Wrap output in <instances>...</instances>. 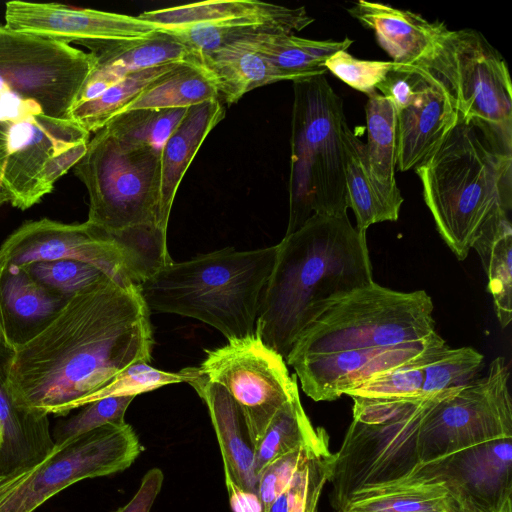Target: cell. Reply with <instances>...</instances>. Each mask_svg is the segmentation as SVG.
<instances>
[{"label":"cell","instance_id":"24","mask_svg":"<svg viewBox=\"0 0 512 512\" xmlns=\"http://www.w3.org/2000/svg\"><path fill=\"white\" fill-rule=\"evenodd\" d=\"M344 171L348 208L354 212L356 229L366 232L376 223L396 221L402 196L390 194L375 178L366 154L365 144L343 124Z\"/></svg>","mask_w":512,"mask_h":512},{"label":"cell","instance_id":"13","mask_svg":"<svg viewBox=\"0 0 512 512\" xmlns=\"http://www.w3.org/2000/svg\"><path fill=\"white\" fill-rule=\"evenodd\" d=\"M142 451L133 428L105 425L78 436L34 467L31 474L0 502V512H34L68 486L88 478L127 469Z\"/></svg>","mask_w":512,"mask_h":512},{"label":"cell","instance_id":"32","mask_svg":"<svg viewBox=\"0 0 512 512\" xmlns=\"http://www.w3.org/2000/svg\"><path fill=\"white\" fill-rule=\"evenodd\" d=\"M452 504L439 484L388 485L354 493L339 512H451Z\"/></svg>","mask_w":512,"mask_h":512},{"label":"cell","instance_id":"14","mask_svg":"<svg viewBox=\"0 0 512 512\" xmlns=\"http://www.w3.org/2000/svg\"><path fill=\"white\" fill-rule=\"evenodd\" d=\"M60 259L88 263L125 284L138 287L142 283L125 248L88 221L80 224H65L47 218L27 221L0 247V263L23 266Z\"/></svg>","mask_w":512,"mask_h":512},{"label":"cell","instance_id":"41","mask_svg":"<svg viewBox=\"0 0 512 512\" xmlns=\"http://www.w3.org/2000/svg\"><path fill=\"white\" fill-rule=\"evenodd\" d=\"M394 65L392 61L357 59L346 50L334 53L324 64L327 71L368 96L376 92L377 85L385 79Z\"/></svg>","mask_w":512,"mask_h":512},{"label":"cell","instance_id":"42","mask_svg":"<svg viewBox=\"0 0 512 512\" xmlns=\"http://www.w3.org/2000/svg\"><path fill=\"white\" fill-rule=\"evenodd\" d=\"M329 445V439L313 447H300L269 463L258 476L257 493L267 512L273 501L288 487L301 465L316 451Z\"/></svg>","mask_w":512,"mask_h":512},{"label":"cell","instance_id":"10","mask_svg":"<svg viewBox=\"0 0 512 512\" xmlns=\"http://www.w3.org/2000/svg\"><path fill=\"white\" fill-rule=\"evenodd\" d=\"M437 84L458 120L478 126L512 151V85L502 55L478 31L443 24L428 53L404 65Z\"/></svg>","mask_w":512,"mask_h":512},{"label":"cell","instance_id":"18","mask_svg":"<svg viewBox=\"0 0 512 512\" xmlns=\"http://www.w3.org/2000/svg\"><path fill=\"white\" fill-rule=\"evenodd\" d=\"M13 355L0 341V478L37 466L55 449L48 415L18 405L9 389Z\"/></svg>","mask_w":512,"mask_h":512},{"label":"cell","instance_id":"39","mask_svg":"<svg viewBox=\"0 0 512 512\" xmlns=\"http://www.w3.org/2000/svg\"><path fill=\"white\" fill-rule=\"evenodd\" d=\"M334 454L329 445L314 452L294 474L284 490L286 512H317L321 492L332 471Z\"/></svg>","mask_w":512,"mask_h":512},{"label":"cell","instance_id":"30","mask_svg":"<svg viewBox=\"0 0 512 512\" xmlns=\"http://www.w3.org/2000/svg\"><path fill=\"white\" fill-rule=\"evenodd\" d=\"M324 428H314L301 404L299 393L274 416L255 448L254 471L258 478L276 458L300 447L317 446L328 440Z\"/></svg>","mask_w":512,"mask_h":512},{"label":"cell","instance_id":"28","mask_svg":"<svg viewBox=\"0 0 512 512\" xmlns=\"http://www.w3.org/2000/svg\"><path fill=\"white\" fill-rule=\"evenodd\" d=\"M216 99L219 93L212 74L201 61H185L154 81L122 112L190 108Z\"/></svg>","mask_w":512,"mask_h":512},{"label":"cell","instance_id":"26","mask_svg":"<svg viewBox=\"0 0 512 512\" xmlns=\"http://www.w3.org/2000/svg\"><path fill=\"white\" fill-rule=\"evenodd\" d=\"M200 60L216 82L219 99L228 105L258 87L288 80L246 39L205 54Z\"/></svg>","mask_w":512,"mask_h":512},{"label":"cell","instance_id":"11","mask_svg":"<svg viewBox=\"0 0 512 512\" xmlns=\"http://www.w3.org/2000/svg\"><path fill=\"white\" fill-rule=\"evenodd\" d=\"M510 372L504 357L488 373L435 403L418 432V457L425 464L498 438H512Z\"/></svg>","mask_w":512,"mask_h":512},{"label":"cell","instance_id":"5","mask_svg":"<svg viewBox=\"0 0 512 512\" xmlns=\"http://www.w3.org/2000/svg\"><path fill=\"white\" fill-rule=\"evenodd\" d=\"M512 151L478 126L456 123L415 171L436 229L465 260L483 228L512 208Z\"/></svg>","mask_w":512,"mask_h":512},{"label":"cell","instance_id":"29","mask_svg":"<svg viewBox=\"0 0 512 512\" xmlns=\"http://www.w3.org/2000/svg\"><path fill=\"white\" fill-rule=\"evenodd\" d=\"M472 248L480 257L497 319L505 328L512 320V227L509 215L490 221Z\"/></svg>","mask_w":512,"mask_h":512},{"label":"cell","instance_id":"34","mask_svg":"<svg viewBox=\"0 0 512 512\" xmlns=\"http://www.w3.org/2000/svg\"><path fill=\"white\" fill-rule=\"evenodd\" d=\"M446 344H435L416 358L376 376L347 391L345 395L358 401H399L426 399L421 395L424 371L427 364Z\"/></svg>","mask_w":512,"mask_h":512},{"label":"cell","instance_id":"36","mask_svg":"<svg viewBox=\"0 0 512 512\" xmlns=\"http://www.w3.org/2000/svg\"><path fill=\"white\" fill-rule=\"evenodd\" d=\"M188 109L129 110L114 116L103 128L115 139L127 145L150 146L162 150Z\"/></svg>","mask_w":512,"mask_h":512},{"label":"cell","instance_id":"35","mask_svg":"<svg viewBox=\"0 0 512 512\" xmlns=\"http://www.w3.org/2000/svg\"><path fill=\"white\" fill-rule=\"evenodd\" d=\"M483 367L484 356L474 348H450L445 344L425 367L421 395H453L475 380Z\"/></svg>","mask_w":512,"mask_h":512},{"label":"cell","instance_id":"3","mask_svg":"<svg viewBox=\"0 0 512 512\" xmlns=\"http://www.w3.org/2000/svg\"><path fill=\"white\" fill-rule=\"evenodd\" d=\"M424 290L375 282L328 307L298 337L285 362L314 401H333L445 341Z\"/></svg>","mask_w":512,"mask_h":512},{"label":"cell","instance_id":"16","mask_svg":"<svg viewBox=\"0 0 512 512\" xmlns=\"http://www.w3.org/2000/svg\"><path fill=\"white\" fill-rule=\"evenodd\" d=\"M5 6V25L10 29L68 44L85 40L141 39L158 30L138 16L58 3L13 0Z\"/></svg>","mask_w":512,"mask_h":512},{"label":"cell","instance_id":"19","mask_svg":"<svg viewBox=\"0 0 512 512\" xmlns=\"http://www.w3.org/2000/svg\"><path fill=\"white\" fill-rule=\"evenodd\" d=\"M68 300L39 284L23 266L0 263V341L16 352L39 335Z\"/></svg>","mask_w":512,"mask_h":512},{"label":"cell","instance_id":"44","mask_svg":"<svg viewBox=\"0 0 512 512\" xmlns=\"http://www.w3.org/2000/svg\"><path fill=\"white\" fill-rule=\"evenodd\" d=\"M164 474L159 468H152L143 476L140 486L130 501L114 512H150L161 491Z\"/></svg>","mask_w":512,"mask_h":512},{"label":"cell","instance_id":"9","mask_svg":"<svg viewBox=\"0 0 512 512\" xmlns=\"http://www.w3.org/2000/svg\"><path fill=\"white\" fill-rule=\"evenodd\" d=\"M451 396V395H450ZM441 396L419 400L354 401L353 420L334 454L331 501L342 510L356 492L395 484L419 465L421 421Z\"/></svg>","mask_w":512,"mask_h":512},{"label":"cell","instance_id":"23","mask_svg":"<svg viewBox=\"0 0 512 512\" xmlns=\"http://www.w3.org/2000/svg\"><path fill=\"white\" fill-rule=\"evenodd\" d=\"M224 117L225 108L219 99L192 106L162 147L159 210L165 225L168 226L185 172L208 134Z\"/></svg>","mask_w":512,"mask_h":512},{"label":"cell","instance_id":"45","mask_svg":"<svg viewBox=\"0 0 512 512\" xmlns=\"http://www.w3.org/2000/svg\"><path fill=\"white\" fill-rule=\"evenodd\" d=\"M225 484L233 512H265L263 503L256 492L242 489L229 480H225Z\"/></svg>","mask_w":512,"mask_h":512},{"label":"cell","instance_id":"4","mask_svg":"<svg viewBox=\"0 0 512 512\" xmlns=\"http://www.w3.org/2000/svg\"><path fill=\"white\" fill-rule=\"evenodd\" d=\"M373 282L366 232L353 227L347 215H315L278 243L255 333L286 360L319 315Z\"/></svg>","mask_w":512,"mask_h":512},{"label":"cell","instance_id":"27","mask_svg":"<svg viewBox=\"0 0 512 512\" xmlns=\"http://www.w3.org/2000/svg\"><path fill=\"white\" fill-rule=\"evenodd\" d=\"M245 39L292 82L325 75L327 59L353 43L349 38L311 40L279 31L261 32Z\"/></svg>","mask_w":512,"mask_h":512},{"label":"cell","instance_id":"15","mask_svg":"<svg viewBox=\"0 0 512 512\" xmlns=\"http://www.w3.org/2000/svg\"><path fill=\"white\" fill-rule=\"evenodd\" d=\"M512 438H498L425 464L392 485H442L479 512H512Z\"/></svg>","mask_w":512,"mask_h":512},{"label":"cell","instance_id":"46","mask_svg":"<svg viewBox=\"0 0 512 512\" xmlns=\"http://www.w3.org/2000/svg\"><path fill=\"white\" fill-rule=\"evenodd\" d=\"M34 467L0 478V502L4 500L20 483H22L33 471Z\"/></svg>","mask_w":512,"mask_h":512},{"label":"cell","instance_id":"1","mask_svg":"<svg viewBox=\"0 0 512 512\" xmlns=\"http://www.w3.org/2000/svg\"><path fill=\"white\" fill-rule=\"evenodd\" d=\"M95 66L91 53L0 23V181L26 210L84 156L90 133L70 112Z\"/></svg>","mask_w":512,"mask_h":512},{"label":"cell","instance_id":"12","mask_svg":"<svg viewBox=\"0 0 512 512\" xmlns=\"http://www.w3.org/2000/svg\"><path fill=\"white\" fill-rule=\"evenodd\" d=\"M205 352L200 372L231 396L256 448L277 412L299 393L297 376L255 332Z\"/></svg>","mask_w":512,"mask_h":512},{"label":"cell","instance_id":"48","mask_svg":"<svg viewBox=\"0 0 512 512\" xmlns=\"http://www.w3.org/2000/svg\"><path fill=\"white\" fill-rule=\"evenodd\" d=\"M10 201V195L3 186L2 182L0 181V207L3 206L5 203H10Z\"/></svg>","mask_w":512,"mask_h":512},{"label":"cell","instance_id":"21","mask_svg":"<svg viewBox=\"0 0 512 512\" xmlns=\"http://www.w3.org/2000/svg\"><path fill=\"white\" fill-rule=\"evenodd\" d=\"M188 384L208 408L223 459L225 480L257 493L255 447L233 399L221 385L206 379L199 367L197 375Z\"/></svg>","mask_w":512,"mask_h":512},{"label":"cell","instance_id":"7","mask_svg":"<svg viewBox=\"0 0 512 512\" xmlns=\"http://www.w3.org/2000/svg\"><path fill=\"white\" fill-rule=\"evenodd\" d=\"M286 234L315 215H347L343 101L325 75L293 82Z\"/></svg>","mask_w":512,"mask_h":512},{"label":"cell","instance_id":"22","mask_svg":"<svg viewBox=\"0 0 512 512\" xmlns=\"http://www.w3.org/2000/svg\"><path fill=\"white\" fill-rule=\"evenodd\" d=\"M348 13L374 31L378 44L398 65H411L424 57L444 24L429 22L409 10L366 0L357 1Z\"/></svg>","mask_w":512,"mask_h":512},{"label":"cell","instance_id":"37","mask_svg":"<svg viewBox=\"0 0 512 512\" xmlns=\"http://www.w3.org/2000/svg\"><path fill=\"white\" fill-rule=\"evenodd\" d=\"M197 373L198 367H188L178 372H167L153 368L147 362H134L120 371L103 388L91 395L87 399L86 404L112 396L136 397L141 393L149 392L168 384L189 383Z\"/></svg>","mask_w":512,"mask_h":512},{"label":"cell","instance_id":"38","mask_svg":"<svg viewBox=\"0 0 512 512\" xmlns=\"http://www.w3.org/2000/svg\"><path fill=\"white\" fill-rule=\"evenodd\" d=\"M23 267L39 284L66 299L109 277L93 265L69 259L37 261Z\"/></svg>","mask_w":512,"mask_h":512},{"label":"cell","instance_id":"6","mask_svg":"<svg viewBox=\"0 0 512 512\" xmlns=\"http://www.w3.org/2000/svg\"><path fill=\"white\" fill-rule=\"evenodd\" d=\"M278 244L254 250L224 248L171 261L138 286L149 311L197 319L228 340L255 332L261 296Z\"/></svg>","mask_w":512,"mask_h":512},{"label":"cell","instance_id":"33","mask_svg":"<svg viewBox=\"0 0 512 512\" xmlns=\"http://www.w3.org/2000/svg\"><path fill=\"white\" fill-rule=\"evenodd\" d=\"M177 64H165L125 75L97 98L75 104L70 112V119L90 134L97 132Z\"/></svg>","mask_w":512,"mask_h":512},{"label":"cell","instance_id":"47","mask_svg":"<svg viewBox=\"0 0 512 512\" xmlns=\"http://www.w3.org/2000/svg\"><path fill=\"white\" fill-rule=\"evenodd\" d=\"M451 512H479L475 508H473L470 504L457 501L453 499L452 511Z\"/></svg>","mask_w":512,"mask_h":512},{"label":"cell","instance_id":"8","mask_svg":"<svg viewBox=\"0 0 512 512\" xmlns=\"http://www.w3.org/2000/svg\"><path fill=\"white\" fill-rule=\"evenodd\" d=\"M73 168L88 192L90 224L121 245L167 233L159 210L161 150L127 145L102 128Z\"/></svg>","mask_w":512,"mask_h":512},{"label":"cell","instance_id":"43","mask_svg":"<svg viewBox=\"0 0 512 512\" xmlns=\"http://www.w3.org/2000/svg\"><path fill=\"white\" fill-rule=\"evenodd\" d=\"M426 80L404 65L395 64L385 79L376 87L395 106L397 112L409 106Z\"/></svg>","mask_w":512,"mask_h":512},{"label":"cell","instance_id":"20","mask_svg":"<svg viewBox=\"0 0 512 512\" xmlns=\"http://www.w3.org/2000/svg\"><path fill=\"white\" fill-rule=\"evenodd\" d=\"M425 80L412 103L397 112L396 167L402 172L424 163L458 122L446 93Z\"/></svg>","mask_w":512,"mask_h":512},{"label":"cell","instance_id":"31","mask_svg":"<svg viewBox=\"0 0 512 512\" xmlns=\"http://www.w3.org/2000/svg\"><path fill=\"white\" fill-rule=\"evenodd\" d=\"M367 159L377 181L394 196H402L395 178L397 150V110L377 91L365 105Z\"/></svg>","mask_w":512,"mask_h":512},{"label":"cell","instance_id":"2","mask_svg":"<svg viewBox=\"0 0 512 512\" xmlns=\"http://www.w3.org/2000/svg\"><path fill=\"white\" fill-rule=\"evenodd\" d=\"M153 343L150 311L138 287L104 277L72 296L14 352L9 389L24 408L66 415L128 365L149 363Z\"/></svg>","mask_w":512,"mask_h":512},{"label":"cell","instance_id":"25","mask_svg":"<svg viewBox=\"0 0 512 512\" xmlns=\"http://www.w3.org/2000/svg\"><path fill=\"white\" fill-rule=\"evenodd\" d=\"M95 66L119 79L125 75L171 63L201 61L200 57L176 37L158 29L151 35L133 40H85Z\"/></svg>","mask_w":512,"mask_h":512},{"label":"cell","instance_id":"40","mask_svg":"<svg viewBox=\"0 0 512 512\" xmlns=\"http://www.w3.org/2000/svg\"><path fill=\"white\" fill-rule=\"evenodd\" d=\"M134 396H112L92 401L74 416L60 422L52 438L55 447L102 426L125 424V413Z\"/></svg>","mask_w":512,"mask_h":512},{"label":"cell","instance_id":"17","mask_svg":"<svg viewBox=\"0 0 512 512\" xmlns=\"http://www.w3.org/2000/svg\"><path fill=\"white\" fill-rule=\"evenodd\" d=\"M158 29L192 26L260 25L292 34L314 19L304 7L289 8L255 0H209L145 11L138 15Z\"/></svg>","mask_w":512,"mask_h":512}]
</instances>
